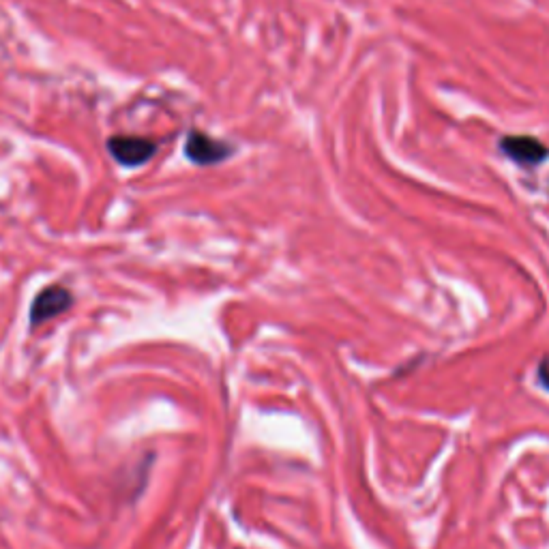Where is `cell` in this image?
I'll return each instance as SVG.
<instances>
[{
  "instance_id": "obj_2",
  "label": "cell",
  "mask_w": 549,
  "mask_h": 549,
  "mask_svg": "<svg viewBox=\"0 0 549 549\" xmlns=\"http://www.w3.org/2000/svg\"><path fill=\"white\" fill-rule=\"evenodd\" d=\"M183 155L198 168H211L228 161L234 155V146L226 140L213 138L211 133L202 129H189L183 144Z\"/></svg>"
},
{
  "instance_id": "obj_1",
  "label": "cell",
  "mask_w": 549,
  "mask_h": 549,
  "mask_svg": "<svg viewBox=\"0 0 549 549\" xmlns=\"http://www.w3.org/2000/svg\"><path fill=\"white\" fill-rule=\"evenodd\" d=\"M108 155L118 163L121 168L136 170L146 166L148 161H153L159 142L144 138V136H129V133H114L106 140Z\"/></svg>"
},
{
  "instance_id": "obj_3",
  "label": "cell",
  "mask_w": 549,
  "mask_h": 549,
  "mask_svg": "<svg viewBox=\"0 0 549 549\" xmlns=\"http://www.w3.org/2000/svg\"><path fill=\"white\" fill-rule=\"evenodd\" d=\"M500 151L522 168H537L549 159V146L534 136H502Z\"/></svg>"
},
{
  "instance_id": "obj_4",
  "label": "cell",
  "mask_w": 549,
  "mask_h": 549,
  "mask_svg": "<svg viewBox=\"0 0 549 549\" xmlns=\"http://www.w3.org/2000/svg\"><path fill=\"white\" fill-rule=\"evenodd\" d=\"M73 305V294L63 286H50L43 288L31 305V326H39L56 316L65 314V311Z\"/></svg>"
}]
</instances>
